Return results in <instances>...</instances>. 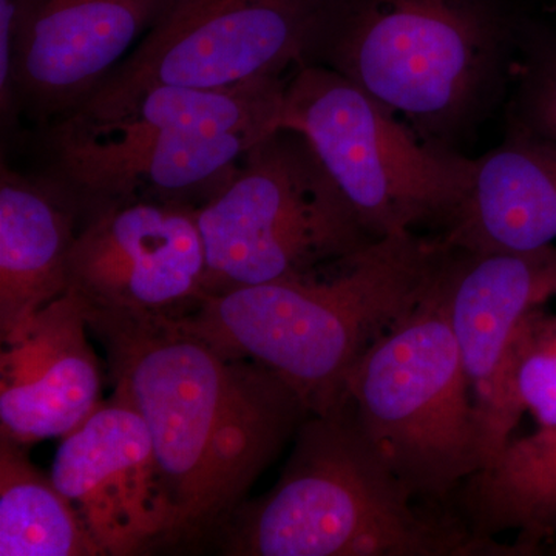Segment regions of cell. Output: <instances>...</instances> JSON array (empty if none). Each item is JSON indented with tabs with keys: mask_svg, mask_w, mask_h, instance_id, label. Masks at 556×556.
Instances as JSON below:
<instances>
[{
	"mask_svg": "<svg viewBox=\"0 0 556 556\" xmlns=\"http://www.w3.org/2000/svg\"><path fill=\"white\" fill-rule=\"evenodd\" d=\"M444 254L439 239L393 233L313 276L207 295L177 320L223 357L276 372L311 415H332L350 404L358 358L424 302Z\"/></svg>",
	"mask_w": 556,
	"mask_h": 556,
	"instance_id": "6da1fadb",
	"label": "cell"
},
{
	"mask_svg": "<svg viewBox=\"0 0 556 556\" xmlns=\"http://www.w3.org/2000/svg\"><path fill=\"white\" fill-rule=\"evenodd\" d=\"M362 431L350 404L309 415L277 484L219 527L233 556H522L478 540L448 507L417 503Z\"/></svg>",
	"mask_w": 556,
	"mask_h": 556,
	"instance_id": "7a4b0ae2",
	"label": "cell"
},
{
	"mask_svg": "<svg viewBox=\"0 0 556 556\" xmlns=\"http://www.w3.org/2000/svg\"><path fill=\"white\" fill-rule=\"evenodd\" d=\"M519 36L503 0H342L318 64L455 150L503 97Z\"/></svg>",
	"mask_w": 556,
	"mask_h": 556,
	"instance_id": "3957f363",
	"label": "cell"
},
{
	"mask_svg": "<svg viewBox=\"0 0 556 556\" xmlns=\"http://www.w3.org/2000/svg\"><path fill=\"white\" fill-rule=\"evenodd\" d=\"M348 399L362 431L422 503L447 507L489 463L437 278L424 302L358 358Z\"/></svg>",
	"mask_w": 556,
	"mask_h": 556,
	"instance_id": "277c9868",
	"label": "cell"
},
{
	"mask_svg": "<svg viewBox=\"0 0 556 556\" xmlns=\"http://www.w3.org/2000/svg\"><path fill=\"white\" fill-rule=\"evenodd\" d=\"M278 129L298 131L371 239L453 217L473 160L420 138L386 105L321 64L289 79Z\"/></svg>",
	"mask_w": 556,
	"mask_h": 556,
	"instance_id": "5b68a950",
	"label": "cell"
},
{
	"mask_svg": "<svg viewBox=\"0 0 556 556\" xmlns=\"http://www.w3.org/2000/svg\"><path fill=\"white\" fill-rule=\"evenodd\" d=\"M197 217L206 252V298L313 276L375 241L309 142L288 129L255 142Z\"/></svg>",
	"mask_w": 556,
	"mask_h": 556,
	"instance_id": "8992f818",
	"label": "cell"
},
{
	"mask_svg": "<svg viewBox=\"0 0 556 556\" xmlns=\"http://www.w3.org/2000/svg\"><path fill=\"white\" fill-rule=\"evenodd\" d=\"M83 306L91 334L104 348L113 394L148 427L174 517L172 543L199 540L207 460L228 397L230 358L181 327L177 317Z\"/></svg>",
	"mask_w": 556,
	"mask_h": 556,
	"instance_id": "52a82bcc",
	"label": "cell"
},
{
	"mask_svg": "<svg viewBox=\"0 0 556 556\" xmlns=\"http://www.w3.org/2000/svg\"><path fill=\"white\" fill-rule=\"evenodd\" d=\"M342 0H174L100 89L98 104L150 86L228 89L318 64Z\"/></svg>",
	"mask_w": 556,
	"mask_h": 556,
	"instance_id": "ba28073f",
	"label": "cell"
},
{
	"mask_svg": "<svg viewBox=\"0 0 556 556\" xmlns=\"http://www.w3.org/2000/svg\"><path fill=\"white\" fill-rule=\"evenodd\" d=\"M199 208L131 200L80 218L68 289L91 309L178 317L206 298Z\"/></svg>",
	"mask_w": 556,
	"mask_h": 556,
	"instance_id": "9c48e42d",
	"label": "cell"
},
{
	"mask_svg": "<svg viewBox=\"0 0 556 556\" xmlns=\"http://www.w3.org/2000/svg\"><path fill=\"white\" fill-rule=\"evenodd\" d=\"M50 477L101 555H139L172 543L174 517L148 427L115 394L62 438Z\"/></svg>",
	"mask_w": 556,
	"mask_h": 556,
	"instance_id": "30bf717a",
	"label": "cell"
},
{
	"mask_svg": "<svg viewBox=\"0 0 556 556\" xmlns=\"http://www.w3.org/2000/svg\"><path fill=\"white\" fill-rule=\"evenodd\" d=\"M266 135L100 138L53 124V179L75 197L83 215L131 200L200 208L228 186L248 150Z\"/></svg>",
	"mask_w": 556,
	"mask_h": 556,
	"instance_id": "8fae6325",
	"label": "cell"
},
{
	"mask_svg": "<svg viewBox=\"0 0 556 556\" xmlns=\"http://www.w3.org/2000/svg\"><path fill=\"white\" fill-rule=\"evenodd\" d=\"M174 0H27L14 47L21 113L58 123L78 110Z\"/></svg>",
	"mask_w": 556,
	"mask_h": 556,
	"instance_id": "7c38bea8",
	"label": "cell"
},
{
	"mask_svg": "<svg viewBox=\"0 0 556 556\" xmlns=\"http://www.w3.org/2000/svg\"><path fill=\"white\" fill-rule=\"evenodd\" d=\"M437 289L484 426L490 463L501 452L497 380L504 356L527 314L556 298V247L530 252L445 247Z\"/></svg>",
	"mask_w": 556,
	"mask_h": 556,
	"instance_id": "4fadbf2b",
	"label": "cell"
},
{
	"mask_svg": "<svg viewBox=\"0 0 556 556\" xmlns=\"http://www.w3.org/2000/svg\"><path fill=\"white\" fill-rule=\"evenodd\" d=\"M80 300L65 292L0 356V430L21 445L65 438L100 407L101 364Z\"/></svg>",
	"mask_w": 556,
	"mask_h": 556,
	"instance_id": "5bb4252c",
	"label": "cell"
},
{
	"mask_svg": "<svg viewBox=\"0 0 556 556\" xmlns=\"http://www.w3.org/2000/svg\"><path fill=\"white\" fill-rule=\"evenodd\" d=\"M470 252H530L556 240V142L508 127L473 160L470 186L441 237Z\"/></svg>",
	"mask_w": 556,
	"mask_h": 556,
	"instance_id": "9a60e30c",
	"label": "cell"
},
{
	"mask_svg": "<svg viewBox=\"0 0 556 556\" xmlns=\"http://www.w3.org/2000/svg\"><path fill=\"white\" fill-rule=\"evenodd\" d=\"M79 204L54 179L0 170V338H20L39 311L68 289Z\"/></svg>",
	"mask_w": 556,
	"mask_h": 556,
	"instance_id": "2e32d148",
	"label": "cell"
},
{
	"mask_svg": "<svg viewBox=\"0 0 556 556\" xmlns=\"http://www.w3.org/2000/svg\"><path fill=\"white\" fill-rule=\"evenodd\" d=\"M309 415L298 391L276 372L230 358L228 397L207 460L203 536L236 511Z\"/></svg>",
	"mask_w": 556,
	"mask_h": 556,
	"instance_id": "e0dca14e",
	"label": "cell"
},
{
	"mask_svg": "<svg viewBox=\"0 0 556 556\" xmlns=\"http://www.w3.org/2000/svg\"><path fill=\"white\" fill-rule=\"evenodd\" d=\"M289 78L228 89L150 86L98 104L80 105L54 126L100 138L156 134H270L278 129Z\"/></svg>",
	"mask_w": 556,
	"mask_h": 556,
	"instance_id": "ac0fdd59",
	"label": "cell"
},
{
	"mask_svg": "<svg viewBox=\"0 0 556 556\" xmlns=\"http://www.w3.org/2000/svg\"><path fill=\"white\" fill-rule=\"evenodd\" d=\"M457 514L478 540L517 532L525 556L556 546V427L514 439L457 490Z\"/></svg>",
	"mask_w": 556,
	"mask_h": 556,
	"instance_id": "d6986e66",
	"label": "cell"
},
{
	"mask_svg": "<svg viewBox=\"0 0 556 556\" xmlns=\"http://www.w3.org/2000/svg\"><path fill=\"white\" fill-rule=\"evenodd\" d=\"M22 447L0 439V555H101L67 497Z\"/></svg>",
	"mask_w": 556,
	"mask_h": 556,
	"instance_id": "ffe728a7",
	"label": "cell"
},
{
	"mask_svg": "<svg viewBox=\"0 0 556 556\" xmlns=\"http://www.w3.org/2000/svg\"><path fill=\"white\" fill-rule=\"evenodd\" d=\"M510 127L556 142V38L521 30L514 75Z\"/></svg>",
	"mask_w": 556,
	"mask_h": 556,
	"instance_id": "44dd1931",
	"label": "cell"
},
{
	"mask_svg": "<svg viewBox=\"0 0 556 556\" xmlns=\"http://www.w3.org/2000/svg\"><path fill=\"white\" fill-rule=\"evenodd\" d=\"M27 0H0V113L3 129L21 115L14 90V47Z\"/></svg>",
	"mask_w": 556,
	"mask_h": 556,
	"instance_id": "7402d4cb",
	"label": "cell"
},
{
	"mask_svg": "<svg viewBox=\"0 0 556 556\" xmlns=\"http://www.w3.org/2000/svg\"><path fill=\"white\" fill-rule=\"evenodd\" d=\"M548 551H556V546L548 548Z\"/></svg>",
	"mask_w": 556,
	"mask_h": 556,
	"instance_id": "603a6c76",
	"label": "cell"
}]
</instances>
